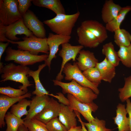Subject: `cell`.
Returning a JSON list of instances; mask_svg holds the SVG:
<instances>
[{
	"instance_id": "obj_33",
	"label": "cell",
	"mask_w": 131,
	"mask_h": 131,
	"mask_svg": "<svg viewBox=\"0 0 131 131\" xmlns=\"http://www.w3.org/2000/svg\"><path fill=\"white\" fill-rule=\"evenodd\" d=\"M82 74L90 82L100 84L101 83L102 77L100 73L96 67L90 68L83 71Z\"/></svg>"
},
{
	"instance_id": "obj_46",
	"label": "cell",
	"mask_w": 131,
	"mask_h": 131,
	"mask_svg": "<svg viewBox=\"0 0 131 131\" xmlns=\"http://www.w3.org/2000/svg\"></svg>"
},
{
	"instance_id": "obj_24",
	"label": "cell",
	"mask_w": 131,
	"mask_h": 131,
	"mask_svg": "<svg viewBox=\"0 0 131 131\" xmlns=\"http://www.w3.org/2000/svg\"><path fill=\"white\" fill-rule=\"evenodd\" d=\"M45 64L39 65L38 69L33 71L30 70L28 74V77H32L35 83V90L32 92L33 95L38 96H41L45 95H49V92L45 89L41 84L39 78V75L41 71L46 66Z\"/></svg>"
},
{
	"instance_id": "obj_32",
	"label": "cell",
	"mask_w": 131,
	"mask_h": 131,
	"mask_svg": "<svg viewBox=\"0 0 131 131\" xmlns=\"http://www.w3.org/2000/svg\"><path fill=\"white\" fill-rule=\"evenodd\" d=\"M23 124L29 131H48L46 124L34 118L24 120Z\"/></svg>"
},
{
	"instance_id": "obj_34",
	"label": "cell",
	"mask_w": 131,
	"mask_h": 131,
	"mask_svg": "<svg viewBox=\"0 0 131 131\" xmlns=\"http://www.w3.org/2000/svg\"><path fill=\"white\" fill-rule=\"evenodd\" d=\"M123 87L118 89L119 97L121 101L124 102L131 97V75L125 78Z\"/></svg>"
},
{
	"instance_id": "obj_3",
	"label": "cell",
	"mask_w": 131,
	"mask_h": 131,
	"mask_svg": "<svg viewBox=\"0 0 131 131\" xmlns=\"http://www.w3.org/2000/svg\"><path fill=\"white\" fill-rule=\"evenodd\" d=\"M30 69L27 66L20 65H16L12 63L4 66L1 76L0 82L10 80L21 83L19 87L26 92L27 88L33 85L28 80V74Z\"/></svg>"
},
{
	"instance_id": "obj_12",
	"label": "cell",
	"mask_w": 131,
	"mask_h": 131,
	"mask_svg": "<svg viewBox=\"0 0 131 131\" xmlns=\"http://www.w3.org/2000/svg\"><path fill=\"white\" fill-rule=\"evenodd\" d=\"M5 32L6 37L9 40L14 41L20 39L16 36L17 35L24 34L27 37L34 35L25 25L23 18L9 25H5Z\"/></svg>"
},
{
	"instance_id": "obj_17",
	"label": "cell",
	"mask_w": 131,
	"mask_h": 131,
	"mask_svg": "<svg viewBox=\"0 0 131 131\" xmlns=\"http://www.w3.org/2000/svg\"><path fill=\"white\" fill-rule=\"evenodd\" d=\"M76 32L78 42L80 45L90 48H95L100 44L96 37L89 31L80 26Z\"/></svg>"
},
{
	"instance_id": "obj_11",
	"label": "cell",
	"mask_w": 131,
	"mask_h": 131,
	"mask_svg": "<svg viewBox=\"0 0 131 131\" xmlns=\"http://www.w3.org/2000/svg\"><path fill=\"white\" fill-rule=\"evenodd\" d=\"M67 97L69 100V106L71 109L81 114L88 122L94 119L92 112H95L98 108V106L96 104H89L82 103L69 93L67 94Z\"/></svg>"
},
{
	"instance_id": "obj_26",
	"label": "cell",
	"mask_w": 131,
	"mask_h": 131,
	"mask_svg": "<svg viewBox=\"0 0 131 131\" xmlns=\"http://www.w3.org/2000/svg\"><path fill=\"white\" fill-rule=\"evenodd\" d=\"M103 54L105 56L107 60L115 67L118 66L120 60L117 52L115 50L114 45L111 42L103 45L102 50Z\"/></svg>"
},
{
	"instance_id": "obj_37",
	"label": "cell",
	"mask_w": 131,
	"mask_h": 131,
	"mask_svg": "<svg viewBox=\"0 0 131 131\" xmlns=\"http://www.w3.org/2000/svg\"><path fill=\"white\" fill-rule=\"evenodd\" d=\"M17 1L18 11L23 16L29 10L28 9L31 5L32 0H17Z\"/></svg>"
},
{
	"instance_id": "obj_10",
	"label": "cell",
	"mask_w": 131,
	"mask_h": 131,
	"mask_svg": "<svg viewBox=\"0 0 131 131\" xmlns=\"http://www.w3.org/2000/svg\"><path fill=\"white\" fill-rule=\"evenodd\" d=\"M71 38V36L49 33L47 38V42L49 48V53L48 58L45 61V63L50 69V65L52 59L56 57V54L58 50L59 46L62 44L68 42Z\"/></svg>"
},
{
	"instance_id": "obj_8",
	"label": "cell",
	"mask_w": 131,
	"mask_h": 131,
	"mask_svg": "<svg viewBox=\"0 0 131 131\" xmlns=\"http://www.w3.org/2000/svg\"><path fill=\"white\" fill-rule=\"evenodd\" d=\"M62 49L60 51L58 55L61 57L62 61L59 73L56 76V80L61 81L64 78L62 73L65 65L70 60L76 61V58L79 52L84 47L81 45L73 46L68 42L61 45Z\"/></svg>"
},
{
	"instance_id": "obj_28",
	"label": "cell",
	"mask_w": 131,
	"mask_h": 131,
	"mask_svg": "<svg viewBox=\"0 0 131 131\" xmlns=\"http://www.w3.org/2000/svg\"><path fill=\"white\" fill-rule=\"evenodd\" d=\"M31 100L26 98L20 100L16 104H14L11 106L10 112L17 117L21 118L23 115L27 116L28 113L27 108L29 106Z\"/></svg>"
},
{
	"instance_id": "obj_27",
	"label": "cell",
	"mask_w": 131,
	"mask_h": 131,
	"mask_svg": "<svg viewBox=\"0 0 131 131\" xmlns=\"http://www.w3.org/2000/svg\"><path fill=\"white\" fill-rule=\"evenodd\" d=\"M114 33V42L119 47L131 44V34L128 31L120 28L115 31Z\"/></svg>"
},
{
	"instance_id": "obj_41",
	"label": "cell",
	"mask_w": 131,
	"mask_h": 131,
	"mask_svg": "<svg viewBox=\"0 0 131 131\" xmlns=\"http://www.w3.org/2000/svg\"><path fill=\"white\" fill-rule=\"evenodd\" d=\"M9 43L8 42H7L6 43L2 42H0V60H1L2 54L5 50H6L7 47Z\"/></svg>"
},
{
	"instance_id": "obj_1",
	"label": "cell",
	"mask_w": 131,
	"mask_h": 131,
	"mask_svg": "<svg viewBox=\"0 0 131 131\" xmlns=\"http://www.w3.org/2000/svg\"><path fill=\"white\" fill-rule=\"evenodd\" d=\"M80 14L79 11L72 14H59L52 19L44 20L43 23L56 34L71 36Z\"/></svg>"
},
{
	"instance_id": "obj_16",
	"label": "cell",
	"mask_w": 131,
	"mask_h": 131,
	"mask_svg": "<svg viewBox=\"0 0 131 131\" xmlns=\"http://www.w3.org/2000/svg\"><path fill=\"white\" fill-rule=\"evenodd\" d=\"M50 99L49 95L36 96L32 98L29 106L28 115L23 120H30L41 112L48 103Z\"/></svg>"
},
{
	"instance_id": "obj_19",
	"label": "cell",
	"mask_w": 131,
	"mask_h": 131,
	"mask_svg": "<svg viewBox=\"0 0 131 131\" xmlns=\"http://www.w3.org/2000/svg\"><path fill=\"white\" fill-rule=\"evenodd\" d=\"M60 106L58 119L67 130L73 126H77L76 115L74 111L69 106L62 104H60Z\"/></svg>"
},
{
	"instance_id": "obj_38",
	"label": "cell",
	"mask_w": 131,
	"mask_h": 131,
	"mask_svg": "<svg viewBox=\"0 0 131 131\" xmlns=\"http://www.w3.org/2000/svg\"><path fill=\"white\" fill-rule=\"evenodd\" d=\"M57 95H55L52 94H49V95L57 98L59 102L65 105L69 106L70 103L68 99L66 98L63 94L59 92L56 93Z\"/></svg>"
},
{
	"instance_id": "obj_18",
	"label": "cell",
	"mask_w": 131,
	"mask_h": 131,
	"mask_svg": "<svg viewBox=\"0 0 131 131\" xmlns=\"http://www.w3.org/2000/svg\"><path fill=\"white\" fill-rule=\"evenodd\" d=\"M79 54V56L76 58L77 62L76 63L81 71L95 67L98 62L94 53L89 50H81Z\"/></svg>"
},
{
	"instance_id": "obj_45",
	"label": "cell",
	"mask_w": 131,
	"mask_h": 131,
	"mask_svg": "<svg viewBox=\"0 0 131 131\" xmlns=\"http://www.w3.org/2000/svg\"><path fill=\"white\" fill-rule=\"evenodd\" d=\"M4 66L3 63L2 62H0V74H2V69Z\"/></svg>"
},
{
	"instance_id": "obj_4",
	"label": "cell",
	"mask_w": 131,
	"mask_h": 131,
	"mask_svg": "<svg viewBox=\"0 0 131 131\" xmlns=\"http://www.w3.org/2000/svg\"><path fill=\"white\" fill-rule=\"evenodd\" d=\"M23 41H14L8 39L7 42L17 45L18 49L28 51L31 54L38 55L39 53L49 55V48L47 42V38H38L34 35L30 37H25Z\"/></svg>"
},
{
	"instance_id": "obj_40",
	"label": "cell",
	"mask_w": 131,
	"mask_h": 131,
	"mask_svg": "<svg viewBox=\"0 0 131 131\" xmlns=\"http://www.w3.org/2000/svg\"><path fill=\"white\" fill-rule=\"evenodd\" d=\"M8 39L5 35V25L0 23V41L7 42Z\"/></svg>"
},
{
	"instance_id": "obj_39",
	"label": "cell",
	"mask_w": 131,
	"mask_h": 131,
	"mask_svg": "<svg viewBox=\"0 0 131 131\" xmlns=\"http://www.w3.org/2000/svg\"><path fill=\"white\" fill-rule=\"evenodd\" d=\"M126 102V111L128 114V117L130 131H131V101L129 98L127 99Z\"/></svg>"
},
{
	"instance_id": "obj_21",
	"label": "cell",
	"mask_w": 131,
	"mask_h": 131,
	"mask_svg": "<svg viewBox=\"0 0 131 131\" xmlns=\"http://www.w3.org/2000/svg\"><path fill=\"white\" fill-rule=\"evenodd\" d=\"M117 108L116 116L113 118L115 123L117 126L118 131H129L128 119L126 116L127 113L125 105L119 103Z\"/></svg>"
},
{
	"instance_id": "obj_25",
	"label": "cell",
	"mask_w": 131,
	"mask_h": 131,
	"mask_svg": "<svg viewBox=\"0 0 131 131\" xmlns=\"http://www.w3.org/2000/svg\"><path fill=\"white\" fill-rule=\"evenodd\" d=\"M131 11V6L122 7L116 17L111 22L106 24L105 27L107 31L113 33L120 28L121 25L126 15Z\"/></svg>"
},
{
	"instance_id": "obj_13",
	"label": "cell",
	"mask_w": 131,
	"mask_h": 131,
	"mask_svg": "<svg viewBox=\"0 0 131 131\" xmlns=\"http://www.w3.org/2000/svg\"><path fill=\"white\" fill-rule=\"evenodd\" d=\"M60 108V104L51 98L42 111L34 118L46 124L58 116Z\"/></svg>"
},
{
	"instance_id": "obj_20",
	"label": "cell",
	"mask_w": 131,
	"mask_h": 131,
	"mask_svg": "<svg viewBox=\"0 0 131 131\" xmlns=\"http://www.w3.org/2000/svg\"><path fill=\"white\" fill-rule=\"evenodd\" d=\"M122 7L115 3L113 0L105 1L101 10V18L104 23L107 24L117 16Z\"/></svg>"
},
{
	"instance_id": "obj_2",
	"label": "cell",
	"mask_w": 131,
	"mask_h": 131,
	"mask_svg": "<svg viewBox=\"0 0 131 131\" xmlns=\"http://www.w3.org/2000/svg\"><path fill=\"white\" fill-rule=\"evenodd\" d=\"M54 84L61 87L63 94L69 93L78 100L83 103L92 104L93 100L96 99L98 95L91 89L82 86L72 80L68 83H65L54 80Z\"/></svg>"
},
{
	"instance_id": "obj_36",
	"label": "cell",
	"mask_w": 131,
	"mask_h": 131,
	"mask_svg": "<svg viewBox=\"0 0 131 131\" xmlns=\"http://www.w3.org/2000/svg\"><path fill=\"white\" fill-rule=\"evenodd\" d=\"M48 131H67L66 128L57 117L49 121L46 124Z\"/></svg>"
},
{
	"instance_id": "obj_5",
	"label": "cell",
	"mask_w": 131,
	"mask_h": 131,
	"mask_svg": "<svg viewBox=\"0 0 131 131\" xmlns=\"http://www.w3.org/2000/svg\"><path fill=\"white\" fill-rule=\"evenodd\" d=\"M6 52V55L5 58L6 61L13 60L14 62L25 66L45 61L49 56L46 54L34 55L28 51L14 49L10 47L7 48Z\"/></svg>"
},
{
	"instance_id": "obj_22",
	"label": "cell",
	"mask_w": 131,
	"mask_h": 131,
	"mask_svg": "<svg viewBox=\"0 0 131 131\" xmlns=\"http://www.w3.org/2000/svg\"><path fill=\"white\" fill-rule=\"evenodd\" d=\"M96 67L100 73L102 80L111 83L116 74L115 67L109 62L106 57L101 62H98Z\"/></svg>"
},
{
	"instance_id": "obj_23",
	"label": "cell",
	"mask_w": 131,
	"mask_h": 131,
	"mask_svg": "<svg viewBox=\"0 0 131 131\" xmlns=\"http://www.w3.org/2000/svg\"><path fill=\"white\" fill-rule=\"evenodd\" d=\"M32 2L35 6L50 9L56 15L66 14L65 8L59 0H33Z\"/></svg>"
},
{
	"instance_id": "obj_7",
	"label": "cell",
	"mask_w": 131,
	"mask_h": 131,
	"mask_svg": "<svg viewBox=\"0 0 131 131\" xmlns=\"http://www.w3.org/2000/svg\"><path fill=\"white\" fill-rule=\"evenodd\" d=\"M17 5V0H0V23L8 26L22 18Z\"/></svg>"
},
{
	"instance_id": "obj_31",
	"label": "cell",
	"mask_w": 131,
	"mask_h": 131,
	"mask_svg": "<svg viewBox=\"0 0 131 131\" xmlns=\"http://www.w3.org/2000/svg\"><path fill=\"white\" fill-rule=\"evenodd\" d=\"M85 126L88 131H111L112 130L105 127L106 122L103 120H100L97 117L90 122H84Z\"/></svg>"
},
{
	"instance_id": "obj_9",
	"label": "cell",
	"mask_w": 131,
	"mask_h": 131,
	"mask_svg": "<svg viewBox=\"0 0 131 131\" xmlns=\"http://www.w3.org/2000/svg\"><path fill=\"white\" fill-rule=\"evenodd\" d=\"M22 18L26 27L34 36L40 38H47L43 23L38 19L32 11L29 9L22 16Z\"/></svg>"
},
{
	"instance_id": "obj_30",
	"label": "cell",
	"mask_w": 131,
	"mask_h": 131,
	"mask_svg": "<svg viewBox=\"0 0 131 131\" xmlns=\"http://www.w3.org/2000/svg\"><path fill=\"white\" fill-rule=\"evenodd\" d=\"M117 52L122 63L126 67H131V44L120 47Z\"/></svg>"
},
{
	"instance_id": "obj_44",
	"label": "cell",
	"mask_w": 131,
	"mask_h": 131,
	"mask_svg": "<svg viewBox=\"0 0 131 131\" xmlns=\"http://www.w3.org/2000/svg\"><path fill=\"white\" fill-rule=\"evenodd\" d=\"M18 131H29V130L23 124L20 126Z\"/></svg>"
},
{
	"instance_id": "obj_14",
	"label": "cell",
	"mask_w": 131,
	"mask_h": 131,
	"mask_svg": "<svg viewBox=\"0 0 131 131\" xmlns=\"http://www.w3.org/2000/svg\"><path fill=\"white\" fill-rule=\"evenodd\" d=\"M80 26L91 33L98 39L100 43L108 38L107 31L105 26L98 21L85 20L82 22Z\"/></svg>"
},
{
	"instance_id": "obj_6",
	"label": "cell",
	"mask_w": 131,
	"mask_h": 131,
	"mask_svg": "<svg viewBox=\"0 0 131 131\" xmlns=\"http://www.w3.org/2000/svg\"><path fill=\"white\" fill-rule=\"evenodd\" d=\"M62 72L65 74V80H74L82 86L91 89L97 95L99 93L98 87L99 84L92 83L89 81L79 68L76 62L73 64L67 63L64 66Z\"/></svg>"
},
{
	"instance_id": "obj_42",
	"label": "cell",
	"mask_w": 131,
	"mask_h": 131,
	"mask_svg": "<svg viewBox=\"0 0 131 131\" xmlns=\"http://www.w3.org/2000/svg\"><path fill=\"white\" fill-rule=\"evenodd\" d=\"M76 113V116L78 118L79 121L82 127V130L83 131H88L86 129L85 126L84 122L82 120L80 116V113L76 111H74Z\"/></svg>"
},
{
	"instance_id": "obj_15",
	"label": "cell",
	"mask_w": 131,
	"mask_h": 131,
	"mask_svg": "<svg viewBox=\"0 0 131 131\" xmlns=\"http://www.w3.org/2000/svg\"><path fill=\"white\" fill-rule=\"evenodd\" d=\"M31 93L27 92L25 94L16 98H11L1 94L0 96V127L2 128L5 125V116L8 110L16 103L26 98H30Z\"/></svg>"
},
{
	"instance_id": "obj_43",
	"label": "cell",
	"mask_w": 131,
	"mask_h": 131,
	"mask_svg": "<svg viewBox=\"0 0 131 131\" xmlns=\"http://www.w3.org/2000/svg\"><path fill=\"white\" fill-rule=\"evenodd\" d=\"M67 131H83L82 126H75L71 127Z\"/></svg>"
},
{
	"instance_id": "obj_35",
	"label": "cell",
	"mask_w": 131,
	"mask_h": 131,
	"mask_svg": "<svg viewBox=\"0 0 131 131\" xmlns=\"http://www.w3.org/2000/svg\"><path fill=\"white\" fill-rule=\"evenodd\" d=\"M27 93L20 89H16L10 86L0 88V93L1 94L6 95L11 98L18 97Z\"/></svg>"
},
{
	"instance_id": "obj_29",
	"label": "cell",
	"mask_w": 131,
	"mask_h": 131,
	"mask_svg": "<svg viewBox=\"0 0 131 131\" xmlns=\"http://www.w3.org/2000/svg\"><path fill=\"white\" fill-rule=\"evenodd\" d=\"M5 120L7 127L5 131H18L20 126L24 123V120L20 118L10 112L6 114Z\"/></svg>"
}]
</instances>
